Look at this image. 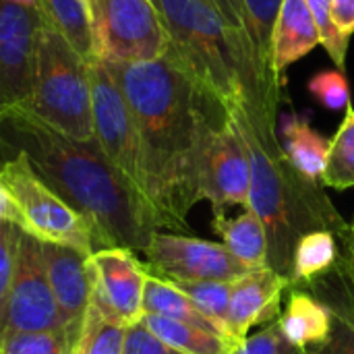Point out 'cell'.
<instances>
[{
    "mask_svg": "<svg viewBox=\"0 0 354 354\" xmlns=\"http://www.w3.org/2000/svg\"><path fill=\"white\" fill-rule=\"evenodd\" d=\"M4 2H12L19 6H27V8H37V0H4Z\"/></svg>",
    "mask_w": 354,
    "mask_h": 354,
    "instance_id": "38",
    "label": "cell"
},
{
    "mask_svg": "<svg viewBox=\"0 0 354 354\" xmlns=\"http://www.w3.org/2000/svg\"><path fill=\"white\" fill-rule=\"evenodd\" d=\"M41 257L64 324L81 332L93 290L91 255L66 245L41 243Z\"/></svg>",
    "mask_w": 354,
    "mask_h": 354,
    "instance_id": "15",
    "label": "cell"
},
{
    "mask_svg": "<svg viewBox=\"0 0 354 354\" xmlns=\"http://www.w3.org/2000/svg\"><path fill=\"white\" fill-rule=\"evenodd\" d=\"M280 328L288 342L299 351L324 344L334 326L332 311L305 290H292L288 297V307L280 315Z\"/></svg>",
    "mask_w": 354,
    "mask_h": 354,
    "instance_id": "17",
    "label": "cell"
},
{
    "mask_svg": "<svg viewBox=\"0 0 354 354\" xmlns=\"http://www.w3.org/2000/svg\"><path fill=\"white\" fill-rule=\"evenodd\" d=\"M93 280L104 301L127 324L143 317V292L147 270L129 249H102L91 255Z\"/></svg>",
    "mask_w": 354,
    "mask_h": 354,
    "instance_id": "14",
    "label": "cell"
},
{
    "mask_svg": "<svg viewBox=\"0 0 354 354\" xmlns=\"http://www.w3.org/2000/svg\"><path fill=\"white\" fill-rule=\"evenodd\" d=\"M143 313L162 315V317H168V319H174V322L191 324V326L203 328L207 332H214V334L234 342L224 326H220L214 319H209L207 315H203L193 305V301L185 292H180L172 282H168L164 278H158V276H153L149 272H147L145 292H143Z\"/></svg>",
    "mask_w": 354,
    "mask_h": 354,
    "instance_id": "21",
    "label": "cell"
},
{
    "mask_svg": "<svg viewBox=\"0 0 354 354\" xmlns=\"http://www.w3.org/2000/svg\"><path fill=\"white\" fill-rule=\"evenodd\" d=\"M180 62L230 106L245 95L280 89L263 73L251 39L230 27L216 0H153Z\"/></svg>",
    "mask_w": 354,
    "mask_h": 354,
    "instance_id": "4",
    "label": "cell"
},
{
    "mask_svg": "<svg viewBox=\"0 0 354 354\" xmlns=\"http://www.w3.org/2000/svg\"><path fill=\"white\" fill-rule=\"evenodd\" d=\"M282 2L284 0H243L247 35L253 44L259 66L263 68V73L272 77V39Z\"/></svg>",
    "mask_w": 354,
    "mask_h": 354,
    "instance_id": "26",
    "label": "cell"
},
{
    "mask_svg": "<svg viewBox=\"0 0 354 354\" xmlns=\"http://www.w3.org/2000/svg\"><path fill=\"white\" fill-rule=\"evenodd\" d=\"M172 284L180 292H185L203 315H207L209 319H214L216 324H220V326L226 328L228 307H230V290H232V284L230 282L187 280V282H172Z\"/></svg>",
    "mask_w": 354,
    "mask_h": 354,
    "instance_id": "28",
    "label": "cell"
},
{
    "mask_svg": "<svg viewBox=\"0 0 354 354\" xmlns=\"http://www.w3.org/2000/svg\"><path fill=\"white\" fill-rule=\"evenodd\" d=\"M141 324L149 328L160 340L185 354H232L239 346L214 332H207L191 324L174 322L162 315L143 313Z\"/></svg>",
    "mask_w": 354,
    "mask_h": 354,
    "instance_id": "23",
    "label": "cell"
},
{
    "mask_svg": "<svg viewBox=\"0 0 354 354\" xmlns=\"http://www.w3.org/2000/svg\"><path fill=\"white\" fill-rule=\"evenodd\" d=\"M328 189L346 191L354 187V106H346V116L330 141L328 164L319 180Z\"/></svg>",
    "mask_w": 354,
    "mask_h": 354,
    "instance_id": "25",
    "label": "cell"
},
{
    "mask_svg": "<svg viewBox=\"0 0 354 354\" xmlns=\"http://www.w3.org/2000/svg\"><path fill=\"white\" fill-rule=\"evenodd\" d=\"M0 180L12 195L23 230L41 243H56L73 247L81 253L93 255V230L89 222L56 195L27 164L21 153L0 160Z\"/></svg>",
    "mask_w": 354,
    "mask_h": 354,
    "instance_id": "6",
    "label": "cell"
},
{
    "mask_svg": "<svg viewBox=\"0 0 354 354\" xmlns=\"http://www.w3.org/2000/svg\"><path fill=\"white\" fill-rule=\"evenodd\" d=\"M338 261L340 253L336 245V234L332 230H313L303 234L295 247L290 286H309L311 282L330 274Z\"/></svg>",
    "mask_w": 354,
    "mask_h": 354,
    "instance_id": "24",
    "label": "cell"
},
{
    "mask_svg": "<svg viewBox=\"0 0 354 354\" xmlns=\"http://www.w3.org/2000/svg\"><path fill=\"white\" fill-rule=\"evenodd\" d=\"M143 255L145 270L170 282L216 280L232 284L251 272L222 243L162 230L153 234Z\"/></svg>",
    "mask_w": 354,
    "mask_h": 354,
    "instance_id": "11",
    "label": "cell"
},
{
    "mask_svg": "<svg viewBox=\"0 0 354 354\" xmlns=\"http://www.w3.org/2000/svg\"><path fill=\"white\" fill-rule=\"evenodd\" d=\"M307 6L315 19V25L322 35V46L328 50L332 60L338 64V71L344 73L346 64V52H348V39L340 35L332 21V0H307Z\"/></svg>",
    "mask_w": 354,
    "mask_h": 354,
    "instance_id": "29",
    "label": "cell"
},
{
    "mask_svg": "<svg viewBox=\"0 0 354 354\" xmlns=\"http://www.w3.org/2000/svg\"><path fill=\"white\" fill-rule=\"evenodd\" d=\"M106 64L137 124L145 197L160 228L185 232L189 212L201 201L199 151L205 118L222 95L201 83L172 50L151 62Z\"/></svg>",
    "mask_w": 354,
    "mask_h": 354,
    "instance_id": "1",
    "label": "cell"
},
{
    "mask_svg": "<svg viewBox=\"0 0 354 354\" xmlns=\"http://www.w3.org/2000/svg\"><path fill=\"white\" fill-rule=\"evenodd\" d=\"M79 334L71 328L8 334L0 338V354H75Z\"/></svg>",
    "mask_w": 354,
    "mask_h": 354,
    "instance_id": "27",
    "label": "cell"
},
{
    "mask_svg": "<svg viewBox=\"0 0 354 354\" xmlns=\"http://www.w3.org/2000/svg\"><path fill=\"white\" fill-rule=\"evenodd\" d=\"M6 222V224H15V226H21L23 228V220H21V212L12 199V195L8 193V189L2 185L0 180V224Z\"/></svg>",
    "mask_w": 354,
    "mask_h": 354,
    "instance_id": "37",
    "label": "cell"
},
{
    "mask_svg": "<svg viewBox=\"0 0 354 354\" xmlns=\"http://www.w3.org/2000/svg\"><path fill=\"white\" fill-rule=\"evenodd\" d=\"M214 230L222 245L249 270L268 266V232L253 209H245L236 218L214 216Z\"/></svg>",
    "mask_w": 354,
    "mask_h": 354,
    "instance_id": "19",
    "label": "cell"
},
{
    "mask_svg": "<svg viewBox=\"0 0 354 354\" xmlns=\"http://www.w3.org/2000/svg\"><path fill=\"white\" fill-rule=\"evenodd\" d=\"M89 4L100 60L151 62L170 52V35L153 0H89Z\"/></svg>",
    "mask_w": 354,
    "mask_h": 354,
    "instance_id": "8",
    "label": "cell"
},
{
    "mask_svg": "<svg viewBox=\"0 0 354 354\" xmlns=\"http://www.w3.org/2000/svg\"><path fill=\"white\" fill-rule=\"evenodd\" d=\"M41 25L37 8L0 0V120L23 108L31 93Z\"/></svg>",
    "mask_w": 354,
    "mask_h": 354,
    "instance_id": "12",
    "label": "cell"
},
{
    "mask_svg": "<svg viewBox=\"0 0 354 354\" xmlns=\"http://www.w3.org/2000/svg\"><path fill=\"white\" fill-rule=\"evenodd\" d=\"M351 226H353V228H354V222H353V224H351Z\"/></svg>",
    "mask_w": 354,
    "mask_h": 354,
    "instance_id": "39",
    "label": "cell"
},
{
    "mask_svg": "<svg viewBox=\"0 0 354 354\" xmlns=\"http://www.w3.org/2000/svg\"><path fill=\"white\" fill-rule=\"evenodd\" d=\"M15 153L89 222L95 251L143 253L162 230L145 195L106 158L95 139H71L17 108L0 120V160Z\"/></svg>",
    "mask_w": 354,
    "mask_h": 354,
    "instance_id": "2",
    "label": "cell"
},
{
    "mask_svg": "<svg viewBox=\"0 0 354 354\" xmlns=\"http://www.w3.org/2000/svg\"><path fill=\"white\" fill-rule=\"evenodd\" d=\"M309 91L315 95L317 102H322L330 110H338V108L351 104V91H348L346 77L338 68L317 73L309 83Z\"/></svg>",
    "mask_w": 354,
    "mask_h": 354,
    "instance_id": "32",
    "label": "cell"
},
{
    "mask_svg": "<svg viewBox=\"0 0 354 354\" xmlns=\"http://www.w3.org/2000/svg\"><path fill=\"white\" fill-rule=\"evenodd\" d=\"M319 44L322 35L307 0H284L272 39V71L280 87L284 85L286 68Z\"/></svg>",
    "mask_w": 354,
    "mask_h": 354,
    "instance_id": "16",
    "label": "cell"
},
{
    "mask_svg": "<svg viewBox=\"0 0 354 354\" xmlns=\"http://www.w3.org/2000/svg\"><path fill=\"white\" fill-rule=\"evenodd\" d=\"M251 166L245 141L234 122L230 104L218 97L205 118L199 151V199L209 201L214 216L228 207H249Z\"/></svg>",
    "mask_w": 354,
    "mask_h": 354,
    "instance_id": "7",
    "label": "cell"
},
{
    "mask_svg": "<svg viewBox=\"0 0 354 354\" xmlns=\"http://www.w3.org/2000/svg\"><path fill=\"white\" fill-rule=\"evenodd\" d=\"M286 288H290V280L270 266L251 270L232 282L226 319L230 338L241 344L253 328L280 319V303Z\"/></svg>",
    "mask_w": 354,
    "mask_h": 354,
    "instance_id": "13",
    "label": "cell"
},
{
    "mask_svg": "<svg viewBox=\"0 0 354 354\" xmlns=\"http://www.w3.org/2000/svg\"><path fill=\"white\" fill-rule=\"evenodd\" d=\"M122 354H185L164 340H160L149 328H145L141 322L133 324L127 328V338H124V351Z\"/></svg>",
    "mask_w": 354,
    "mask_h": 354,
    "instance_id": "33",
    "label": "cell"
},
{
    "mask_svg": "<svg viewBox=\"0 0 354 354\" xmlns=\"http://www.w3.org/2000/svg\"><path fill=\"white\" fill-rule=\"evenodd\" d=\"M64 328L68 326L64 324L52 295L41 257V243L21 228L2 338L19 332H46Z\"/></svg>",
    "mask_w": 354,
    "mask_h": 354,
    "instance_id": "10",
    "label": "cell"
},
{
    "mask_svg": "<svg viewBox=\"0 0 354 354\" xmlns=\"http://www.w3.org/2000/svg\"><path fill=\"white\" fill-rule=\"evenodd\" d=\"M216 4L220 6L222 15L226 17V21L230 23V27H232V29H236L239 33L247 35L243 0H216ZM247 37H249V35H247ZM251 46H253V44H251Z\"/></svg>",
    "mask_w": 354,
    "mask_h": 354,
    "instance_id": "36",
    "label": "cell"
},
{
    "mask_svg": "<svg viewBox=\"0 0 354 354\" xmlns=\"http://www.w3.org/2000/svg\"><path fill=\"white\" fill-rule=\"evenodd\" d=\"M89 60L46 21L35 48L31 93L23 112L77 141H93Z\"/></svg>",
    "mask_w": 354,
    "mask_h": 354,
    "instance_id": "5",
    "label": "cell"
},
{
    "mask_svg": "<svg viewBox=\"0 0 354 354\" xmlns=\"http://www.w3.org/2000/svg\"><path fill=\"white\" fill-rule=\"evenodd\" d=\"M278 89L245 95L230 106L251 166L249 207L268 232V266L290 280L299 239L313 230H332L346 239L351 224L332 205L322 183L305 178L276 135Z\"/></svg>",
    "mask_w": 354,
    "mask_h": 354,
    "instance_id": "3",
    "label": "cell"
},
{
    "mask_svg": "<svg viewBox=\"0 0 354 354\" xmlns=\"http://www.w3.org/2000/svg\"><path fill=\"white\" fill-rule=\"evenodd\" d=\"M303 354H354V322L334 315L330 338L319 346L305 348Z\"/></svg>",
    "mask_w": 354,
    "mask_h": 354,
    "instance_id": "34",
    "label": "cell"
},
{
    "mask_svg": "<svg viewBox=\"0 0 354 354\" xmlns=\"http://www.w3.org/2000/svg\"><path fill=\"white\" fill-rule=\"evenodd\" d=\"M332 21L340 35L351 39L354 33V0H332Z\"/></svg>",
    "mask_w": 354,
    "mask_h": 354,
    "instance_id": "35",
    "label": "cell"
},
{
    "mask_svg": "<svg viewBox=\"0 0 354 354\" xmlns=\"http://www.w3.org/2000/svg\"><path fill=\"white\" fill-rule=\"evenodd\" d=\"M232 354H303V351L288 342L280 328V322L276 319L255 336H247Z\"/></svg>",
    "mask_w": 354,
    "mask_h": 354,
    "instance_id": "31",
    "label": "cell"
},
{
    "mask_svg": "<svg viewBox=\"0 0 354 354\" xmlns=\"http://www.w3.org/2000/svg\"><path fill=\"white\" fill-rule=\"evenodd\" d=\"M89 81L93 137L106 158L145 195L139 135L131 106L104 60H91Z\"/></svg>",
    "mask_w": 354,
    "mask_h": 354,
    "instance_id": "9",
    "label": "cell"
},
{
    "mask_svg": "<svg viewBox=\"0 0 354 354\" xmlns=\"http://www.w3.org/2000/svg\"><path fill=\"white\" fill-rule=\"evenodd\" d=\"M44 21L85 60H95V33L89 0H37Z\"/></svg>",
    "mask_w": 354,
    "mask_h": 354,
    "instance_id": "18",
    "label": "cell"
},
{
    "mask_svg": "<svg viewBox=\"0 0 354 354\" xmlns=\"http://www.w3.org/2000/svg\"><path fill=\"white\" fill-rule=\"evenodd\" d=\"M91 272H93V268H91ZM127 328L129 326L104 301V297L97 290L95 280H93L89 307L83 317V326H81L75 354H122Z\"/></svg>",
    "mask_w": 354,
    "mask_h": 354,
    "instance_id": "20",
    "label": "cell"
},
{
    "mask_svg": "<svg viewBox=\"0 0 354 354\" xmlns=\"http://www.w3.org/2000/svg\"><path fill=\"white\" fill-rule=\"evenodd\" d=\"M284 151L290 158L292 166L309 180L319 183L328 164L330 139L319 135L307 118L290 116L284 124Z\"/></svg>",
    "mask_w": 354,
    "mask_h": 354,
    "instance_id": "22",
    "label": "cell"
},
{
    "mask_svg": "<svg viewBox=\"0 0 354 354\" xmlns=\"http://www.w3.org/2000/svg\"><path fill=\"white\" fill-rule=\"evenodd\" d=\"M21 226L15 224H0V338L4 332L6 322V305L15 274V255H17V241H19Z\"/></svg>",
    "mask_w": 354,
    "mask_h": 354,
    "instance_id": "30",
    "label": "cell"
}]
</instances>
